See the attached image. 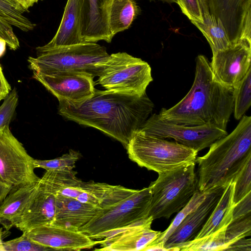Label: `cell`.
<instances>
[{"instance_id": "obj_1", "label": "cell", "mask_w": 251, "mask_h": 251, "mask_svg": "<svg viewBox=\"0 0 251 251\" xmlns=\"http://www.w3.org/2000/svg\"><path fill=\"white\" fill-rule=\"evenodd\" d=\"M153 108L146 93L139 96L95 89L90 98L80 102L59 100L58 113L68 120L100 130L126 149Z\"/></svg>"}, {"instance_id": "obj_2", "label": "cell", "mask_w": 251, "mask_h": 251, "mask_svg": "<svg viewBox=\"0 0 251 251\" xmlns=\"http://www.w3.org/2000/svg\"><path fill=\"white\" fill-rule=\"evenodd\" d=\"M196 62L195 78L189 91L174 106L162 108L159 115L174 124L226 130L233 111V88L217 78L205 55H199Z\"/></svg>"}, {"instance_id": "obj_3", "label": "cell", "mask_w": 251, "mask_h": 251, "mask_svg": "<svg viewBox=\"0 0 251 251\" xmlns=\"http://www.w3.org/2000/svg\"><path fill=\"white\" fill-rule=\"evenodd\" d=\"M235 128L218 139L203 156L197 157L198 188L206 192L234 182L251 158V117L243 115Z\"/></svg>"}, {"instance_id": "obj_4", "label": "cell", "mask_w": 251, "mask_h": 251, "mask_svg": "<svg viewBox=\"0 0 251 251\" xmlns=\"http://www.w3.org/2000/svg\"><path fill=\"white\" fill-rule=\"evenodd\" d=\"M151 197L149 186L135 190L112 185L98 213L79 231L93 239L113 236L148 217Z\"/></svg>"}, {"instance_id": "obj_5", "label": "cell", "mask_w": 251, "mask_h": 251, "mask_svg": "<svg viewBox=\"0 0 251 251\" xmlns=\"http://www.w3.org/2000/svg\"><path fill=\"white\" fill-rule=\"evenodd\" d=\"M129 159L141 167L158 174L196 163L198 152L177 142H170L138 129L126 148Z\"/></svg>"}, {"instance_id": "obj_6", "label": "cell", "mask_w": 251, "mask_h": 251, "mask_svg": "<svg viewBox=\"0 0 251 251\" xmlns=\"http://www.w3.org/2000/svg\"><path fill=\"white\" fill-rule=\"evenodd\" d=\"M196 163L158 174L149 185L152 197L148 217L169 218L190 201L198 190Z\"/></svg>"}, {"instance_id": "obj_7", "label": "cell", "mask_w": 251, "mask_h": 251, "mask_svg": "<svg viewBox=\"0 0 251 251\" xmlns=\"http://www.w3.org/2000/svg\"><path fill=\"white\" fill-rule=\"evenodd\" d=\"M109 56L106 48L96 43H83L52 49L36 57H29V66L33 72L50 74L58 72H75L98 76L100 63Z\"/></svg>"}, {"instance_id": "obj_8", "label": "cell", "mask_w": 251, "mask_h": 251, "mask_svg": "<svg viewBox=\"0 0 251 251\" xmlns=\"http://www.w3.org/2000/svg\"><path fill=\"white\" fill-rule=\"evenodd\" d=\"M99 67L98 82L108 91L142 96L153 80L150 65L126 52L109 55Z\"/></svg>"}, {"instance_id": "obj_9", "label": "cell", "mask_w": 251, "mask_h": 251, "mask_svg": "<svg viewBox=\"0 0 251 251\" xmlns=\"http://www.w3.org/2000/svg\"><path fill=\"white\" fill-rule=\"evenodd\" d=\"M34 158L13 135L9 126L0 128V179L12 189L38 181Z\"/></svg>"}, {"instance_id": "obj_10", "label": "cell", "mask_w": 251, "mask_h": 251, "mask_svg": "<svg viewBox=\"0 0 251 251\" xmlns=\"http://www.w3.org/2000/svg\"><path fill=\"white\" fill-rule=\"evenodd\" d=\"M147 134L176 142L197 152L209 147L218 139L226 135V130L208 126H187L162 119L159 114L151 115L139 129Z\"/></svg>"}, {"instance_id": "obj_11", "label": "cell", "mask_w": 251, "mask_h": 251, "mask_svg": "<svg viewBox=\"0 0 251 251\" xmlns=\"http://www.w3.org/2000/svg\"><path fill=\"white\" fill-rule=\"evenodd\" d=\"M32 77L39 81L59 100L80 102L94 93V76L89 74L58 72L50 74L33 72Z\"/></svg>"}, {"instance_id": "obj_12", "label": "cell", "mask_w": 251, "mask_h": 251, "mask_svg": "<svg viewBox=\"0 0 251 251\" xmlns=\"http://www.w3.org/2000/svg\"><path fill=\"white\" fill-rule=\"evenodd\" d=\"M209 14L222 23L230 43H251V0H207Z\"/></svg>"}, {"instance_id": "obj_13", "label": "cell", "mask_w": 251, "mask_h": 251, "mask_svg": "<svg viewBox=\"0 0 251 251\" xmlns=\"http://www.w3.org/2000/svg\"><path fill=\"white\" fill-rule=\"evenodd\" d=\"M251 43L242 41L225 50L212 52L210 65L220 82L233 87L251 68Z\"/></svg>"}, {"instance_id": "obj_14", "label": "cell", "mask_w": 251, "mask_h": 251, "mask_svg": "<svg viewBox=\"0 0 251 251\" xmlns=\"http://www.w3.org/2000/svg\"><path fill=\"white\" fill-rule=\"evenodd\" d=\"M226 186L209 191L204 200L187 215L164 243L167 251H179L185 243L195 239L218 203Z\"/></svg>"}, {"instance_id": "obj_15", "label": "cell", "mask_w": 251, "mask_h": 251, "mask_svg": "<svg viewBox=\"0 0 251 251\" xmlns=\"http://www.w3.org/2000/svg\"><path fill=\"white\" fill-rule=\"evenodd\" d=\"M57 192L44 174L40 178L15 227L22 232L51 224L55 216Z\"/></svg>"}, {"instance_id": "obj_16", "label": "cell", "mask_w": 251, "mask_h": 251, "mask_svg": "<svg viewBox=\"0 0 251 251\" xmlns=\"http://www.w3.org/2000/svg\"><path fill=\"white\" fill-rule=\"evenodd\" d=\"M32 241L52 250L80 251L99 244L80 231L65 228L51 224L23 232Z\"/></svg>"}, {"instance_id": "obj_17", "label": "cell", "mask_w": 251, "mask_h": 251, "mask_svg": "<svg viewBox=\"0 0 251 251\" xmlns=\"http://www.w3.org/2000/svg\"><path fill=\"white\" fill-rule=\"evenodd\" d=\"M149 217L128 227L121 230L113 236L100 241L101 248L99 251H135L145 248L160 235L161 231L151 228L153 221Z\"/></svg>"}, {"instance_id": "obj_18", "label": "cell", "mask_w": 251, "mask_h": 251, "mask_svg": "<svg viewBox=\"0 0 251 251\" xmlns=\"http://www.w3.org/2000/svg\"><path fill=\"white\" fill-rule=\"evenodd\" d=\"M82 0H68L59 28L47 44L36 48L37 55L61 47L85 43L81 37Z\"/></svg>"}, {"instance_id": "obj_19", "label": "cell", "mask_w": 251, "mask_h": 251, "mask_svg": "<svg viewBox=\"0 0 251 251\" xmlns=\"http://www.w3.org/2000/svg\"><path fill=\"white\" fill-rule=\"evenodd\" d=\"M109 0H82L81 37L85 43L111 42L106 7Z\"/></svg>"}, {"instance_id": "obj_20", "label": "cell", "mask_w": 251, "mask_h": 251, "mask_svg": "<svg viewBox=\"0 0 251 251\" xmlns=\"http://www.w3.org/2000/svg\"><path fill=\"white\" fill-rule=\"evenodd\" d=\"M100 209L98 206L57 194L55 214L51 224L78 231L96 215Z\"/></svg>"}, {"instance_id": "obj_21", "label": "cell", "mask_w": 251, "mask_h": 251, "mask_svg": "<svg viewBox=\"0 0 251 251\" xmlns=\"http://www.w3.org/2000/svg\"><path fill=\"white\" fill-rule=\"evenodd\" d=\"M38 181L12 189L0 203V225L5 230L15 227Z\"/></svg>"}, {"instance_id": "obj_22", "label": "cell", "mask_w": 251, "mask_h": 251, "mask_svg": "<svg viewBox=\"0 0 251 251\" xmlns=\"http://www.w3.org/2000/svg\"><path fill=\"white\" fill-rule=\"evenodd\" d=\"M106 12L108 28L113 38L129 27L139 13V8L135 0H109Z\"/></svg>"}, {"instance_id": "obj_23", "label": "cell", "mask_w": 251, "mask_h": 251, "mask_svg": "<svg viewBox=\"0 0 251 251\" xmlns=\"http://www.w3.org/2000/svg\"><path fill=\"white\" fill-rule=\"evenodd\" d=\"M234 186V183L231 182L226 186L218 203L195 239L210 235L223 227L227 226L231 222L234 206L233 201Z\"/></svg>"}, {"instance_id": "obj_24", "label": "cell", "mask_w": 251, "mask_h": 251, "mask_svg": "<svg viewBox=\"0 0 251 251\" xmlns=\"http://www.w3.org/2000/svg\"><path fill=\"white\" fill-rule=\"evenodd\" d=\"M203 19L202 23L191 22L205 37L212 51L224 50L229 47L231 44L221 21L210 14Z\"/></svg>"}, {"instance_id": "obj_25", "label": "cell", "mask_w": 251, "mask_h": 251, "mask_svg": "<svg viewBox=\"0 0 251 251\" xmlns=\"http://www.w3.org/2000/svg\"><path fill=\"white\" fill-rule=\"evenodd\" d=\"M112 185L93 180L84 182L79 180L73 187L71 198L79 201L99 206Z\"/></svg>"}, {"instance_id": "obj_26", "label": "cell", "mask_w": 251, "mask_h": 251, "mask_svg": "<svg viewBox=\"0 0 251 251\" xmlns=\"http://www.w3.org/2000/svg\"><path fill=\"white\" fill-rule=\"evenodd\" d=\"M28 12L16 0H0V20L25 32L36 26L23 14Z\"/></svg>"}, {"instance_id": "obj_27", "label": "cell", "mask_w": 251, "mask_h": 251, "mask_svg": "<svg viewBox=\"0 0 251 251\" xmlns=\"http://www.w3.org/2000/svg\"><path fill=\"white\" fill-rule=\"evenodd\" d=\"M227 226L223 227L213 233L199 239H195L179 249L182 251H225V230Z\"/></svg>"}, {"instance_id": "obj_28", "label": "cell", "mask_w": 251, "mask_h": 251, "mask_svg": "<svg viewBox=\"0 0 251 251\" xmlns=\"http://www.w3.org/2000/svg\"><path fill=\"white\" fill-rule=\"evenodd\" d=\"M234 118L240 120L251 104V68L233 87Z\"/></svg>"}, {"instance_id": "obj_29", "label": "cell", "mask_w": 251, "mask_h": 251, "mask_svg": "<svg viewBox=\"0 0 251 251\" xmlns=\"http://www.w3.org/2000/svg\"><path fill=\"white\" fill-rule=\"evenodd\" d=\"M81 157V153L70 149L68 152L60 157L50 160L34 159L33 164L35 168H40L46 171L73 170L75 163Z\"/></svg>"}, {"instance_id": "obj_30", "label": "cell", "mask_w": 251, "mask_h": 251, "mask_svg": "<svg viewBox=\"0 0 251 251\" xmlns=\"http://www.w3.org/2000/svg\"><path fill=\"white\" fill-rule=\"evenodd\" d=\"M208 192H201L198 190L194 194L189 202L177 213L176 216L168 227L165 231L161 232L159 236L151 244L162 243L164 244L166 239L180 224L185 217L195 209L204 200Z\"/></svg>"}, {"instance_id": "obj_31", "label": "cell", "mask_w": 251, "mask_h": 251, "mask_svg": "<svg viewBox=\"0 0 251 251\" xmlns=\"http://www.w3.org/2000/svg\"><path fill=\"white\" fill-rule=\"evenodd\" d=\"M251 235V213L232 220L225 230L226 249L236 241L250 236Z\"/></svg>"}, {"instance_id": "obj_32", "label": "cell", "mask_w": 251, "mask_h": 251, "mask_svg": "<svg viewBox=\"0 0 251 251\" xmlns=\"http://www.w3.org/2000/svg\"><path fill=\"white\" fill-rule=\"evenodd\" d=\"M234 183L233 201L235 204L251 192V158L247 161Z\"/></svg>"}, {"instance_id": "obj_33", "label": "cell", "mask_w": 251, "mask_h": 251, "mask_svg": "<svg viewBox=\"0 0 251 251\" xmlns=\"http://www.w3.org/2000/svg\"><path fill=\"white\" fill-rule=\"evenodd\" d=\"M51 249L40 245L28 238L23 232L22 235L13 239L2 243L1 251H46Z\"/></svg>"}, {"instance_id": "obj_34", "label": "cell", "mask_w": 251, "mask_h": 251, "mask_svg": "<svg viewBox=\"0 0 251 251\" xmlns=\"http://www.w3.org/2000/svg\"><path fill=\"white\" fill-rule=\"evenodd\" d=\"M18 98L17 90L14 88L4 99L0 106V128L9 126L18 104Z\"/></svg>"}, {"instance_id": "obj_35", "label": "cell", "mask_w": 251, "mask_h": 251, "mask_svg": "<svg viewBox=\"0 0 251 251\" xmlns=\"http://www.w3.org/2000/svg\"><path fill=\"white\" fill-rule=\"evenodd\" d=\"M176 3L183 14L190 21L203 22V14L199 0H177Z\"/></svg>"}, {"instance_id": "obj_36", "label": "cell", "mask_w": 251, "mask_h": 251, "mask_svg": "<svg viewBox=\"0 0 251 251\" xmlns=\"http://www.w3.org/2000/svg\"><path fill=\"white\" fill-rule=\"evenodd\" d=\"M0 37L6 42V45L12 50L19 48V41L13 31L12 25L0 20Z\"/></svg>"}, {"instance_id": "obj_37", "label": "cell", "mask_w": 251, "mask_h": 251, "mask_svg": "<svg viewBox=\"0 0 251 251\" xmlns=\"http://www.w3.org/2000/svg\"><path fill=\"white\" fill-rule=\"evenodd\" d=\"M251 213V192L241 201L234 204L232 210V220Z\"/></svg>"}, {"instance_id": "obj_38", "label": "cell", "mask_w": 251, "mask_h": 251, "mask_svg": "<svg viewBox=\"0 0 251 251\" xmlns=\"http://www.w3.org/2000/svg\"><path fill=\"white\" fill-rule=\"evenodd\" d=\"M226 251H251V239H240L229 245Z\"/></svg>"}, {"instance_id": "obj_39", "label": "cell", "mask_w": 251, "mask_h": 251, "mask_svg": "<svg viewBox=\"0 0 251 251\" xmlns=\"http://www.w3.org/2000/svg\"><path fill=\"white\" fill-rule=\"evenodd\" d=\"M11 90V86L5 78L0 65V101L4 100Z\"/></svg>"}, {"instance_id": "obj_40", "label": "cell", "mask_w": 251, "mask_h": 251, "mask_svg": "<svg viewBox=\"0 0 251 251\" xmlns=\"http://www.w3.org/2000/svg\"><path fill=\"white\" fill-rule=\"evenodd\" d=\"M12 190V188L5 184L0 179V203Z\"/></svg>"}, {"instance_id": "obj_41", "label": "cell", "mask_w": 251, "mask_h": 251, "mask_svg": "<svg viewBox=\"0 0 251 251\" xmlns=\"http://www.w3.org/2000/svg\"><path fill=\"white\" fill-rule=\"evenodd\" d=\"M24 8L29 12V8L32 6L34 3L42 0H16Z\"/></svg>"}, {"instance_id": "obj_42", "label": "cell", "mask_w": 251, "mask_h": 251, "mask_svg": "<svg viewBox=\"0 0 251 251\" xmlns=\"http://www.w3.org/2000/svg\"><path fill=\"white\" fill-rule=\"evenodd\" d=\"M202 12L203 18L210 15L207 6V0H199Z\"/></svg>"}, {"instance_id": "obj_43", "label": "cell", "mask_w": 251, "mask_h": 251, "mask_svg": "<svg viewBox=\"0 0 251 251\" xmlns=\"http://www.w3.org/2000/svg\"><path fill=\"white\" fill-rule=\"evenodd\" d=\"M6 42L0 37V57L3 55L6 50Z\"/></svg>"}, {"instance_id": "obj_44", "label": "cell", "mask_w": 251, "mask_h": 251, "mask_svg": "<svg viewBox=\"0 0 251 251\" xmlns=\"http://www.w3.org/2000/svg\"><path fill=\"white\" fill-rule=\"evenodd\" d=\"M2 228L0 227V251H1L2 245V236H3Z\"/></svg>"}, {"instance_id": "obj_45", "label": "cell", "mask_w": 251, "mask_h": 251, "mask_svg": "<svg viewBox=\"0 0 251 251\" xmlns=\"http://www.w3.org/2000/svg\"><path fill=\"white\" fill-rule=\"evenodd\" d=\"M163 1L167 2H170V3H176L177 0H161Z\"/></svg>"}]
</instances>
